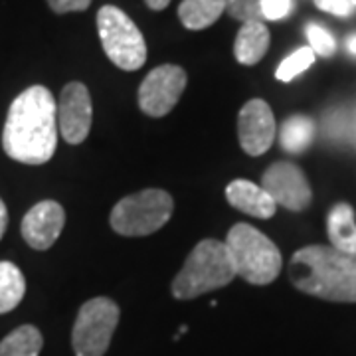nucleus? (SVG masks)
I'll return each instance as SVG.
<instances>
[{
    "label": "nucleus",
    "instance_id": "1",
    "mask_svg": "<svg viewBox=\"0 0 356 356\" xmlns=\"http://www.w3.org/2000/svg\"><path fill=\"white\" fill-rule=\"evenodd\" d=\"M58 107L50 89L32 86L10 105L2 131V149L22 165L48 163L58 147Z\"/></svg>",
    "mask_w": 356,
    "mask_h": 356
},
{
    "label": "nucleus",
    "instance_id": "2",
    "mask_svg": "<svg viewBox=\"0 0 356 356\" xmlns=\"http://www.w3.org/2000/svg\"><path fill=\"white\" fill-rule=\"evenodd\" d=\"M289 280L299 291L334 303H356V254L332 245H309L295 252Z\"/></svg>",
    "mask_w": 356,
    "mask_h": 356
},
{
    "label": "nucleus",
    "instance_id": "3",
    "mask_svg": "<svg viewBox=\"0 0 356 356\" xmlns=\"http://www.w3.org/2000/svg\"><path fill=\"white\" fill-rule=\"evenodd\" d=\"M236 277L228 248L218 240H202L194 245L182 269L172 281V295L180 301H191L204 293L226 287Z\"/></svg>",
    "mask_w": 356,
    "mask_h": 356
},
{
    "label": "nucleus",
    "instance_id": "4",
    "mask_svg": "<svg viewBox=\"0 0 356 356\" xmlns=\"http://www.w3.org/2000/svg\"><path fill=\"white\" fill-rule=\"evenodd\" d=\"M232 266L252 285H269L277 280L283 259L277 245L250 224H236L226 236Z\"/></svg>",
    "mask_w": 356,
    "mask_h": 356
},
{
    "label": "nucleus",
    "instance_id": "5",
    "mask_svg": "<svg viewBox=\"0 0 356 356\" xmlns=\"http://www.w3.org/2000/svg\"><path fill=\"white\" fill-rule=\"evenodd\" d=\"M175 202L168 192L147 188L119 200L111 210V228L119 236L140 238L161 229L172 216Z\"/></svg>",
    "mask_w": 356,
    "mask_h": 356
},
{
    "label": "nucleus",
    "instance_id": "6",
    "mask_svg": "<svg viewBox=\"0 0 356 356\" xmlns=\"http://www.w3.org/2000/svg\"><path fill=\"white\" fill-rule=\"evenodd\" d=\"M97 32L107 58L119 70L137 72L147 62V42L137 24L117 6H102L97 13Z\"/></svg>",
    "mask_w": 356,
    "mask_h": 356
},
{
    "label": "nucleus",
    "instance_id": "7",
    "mask_svg": "<svg viewBox=\"0 0 356 356\" xmlns=\"http://www.w3.org/2000/svg\"><path fill=\"white\" fill-rule=\"evenodd\" d=\"M119 305L109 297H93L77 313L72 346L76 356H103L109 350L113 332L119 325Z\"/></svg>",
    "mask_w": 356,
    "mask_h": 356
},
{
    "label": "nucleus",
    "instance_id": "8",
    "mask_svg": "<svg viewBox=\"0 0 356 356\" xmlns=\"http://www.w3.org/2000/svg\"><path fill=\"white\" fill-rule=\"evenodd\" d=\"M186 72L180 65L165 64L154 67L139 88L140 111L149 117H165L180 102L186 89Z\"/></svg>",
    "mask_w": 356,
    "mask_h": 356
},
{
    "label": "nucleus",
    "instance_id": "9",
    "mask_svg": "<svg viewBox=\"0 0 356 356\" xmlns=\"http://www.w3.org/2000/svg\"><path fill=\"white\" fill-rule=\"evenodd\" d=\"M261 188L273 198L277 206L293 212H301L311 204L313 192L303 170L293 163H275L266 170L261 178Z\"/></svg>",
    "mask_w": 356,
    "mask_h": 356
},
{
    "label": "nucleus",
    "instance_id": "10",
    "mask_svg": "<svg viewBox=\"0 0 356 356\" xmlns=\"http://www.w3.org/2000/svg\"><path fill=\"white\" fill-rule=\"evenodd\" d=\"M93 119V105L88 88L81 81H72L62 89L58 103V129L65 143L79 145L88 139Z\"/></svg>",
    "mask_w": 356,
    "mask_h": 356
},
{
    "label": "nucleus",
    "instance_id": "11",
    "mask_svg": "<svg viewBox=\"0 0 356 356\" xmlns=\"http://www.w3.org/2000/svg\"><path fill=\"white\" fill-rule=\"evenodd\" d=\"M238 137L243 153L259 156L269 151L275 140V117L264 99H252L240 109Z\"/></svg>",
    "mask_w": 356,
    "mask_h": 356
},
{
    "label": "nucleus",
    "instance_id": "12",
    "mask_svg": "<svg viewBox=\"0 0 356 356\" xmlns=\"http://www.w3.org/2000/svg\"><path fill=\"white\" fill-rule=\"evenodd\" d=\"M65 224V212L62 204L54 200L34 204L22 220V238L26 243L38 252L51 248L60 238Z\"/></svg>",
    "mask_w": 356,
    "mask_h": 356
},
{
    "label": "nucleus",
    "instance_id": "13",
    "mask_svg": "<svg viewBox=\"0 0 356 356\" xmlns=\"http://www.w3.org/2000/svg\"><path fill=\"white\" fill-rule=\"evenodd\" d=\"M226 198L236 210H240L248 216L261 218V220L271 218L277 210V204L273 202V198L261 186H257L245 178H238L229 182L226 186Z\"/></svg>",
    "mask_w": 356,
    "mask_h": 356
},
{
    "label": "nucleus",
    "instance_id": "14",
    "mask_svg": "<svg viewBox=\"0 0 356 356\" xmlns=\"http://www.w3.org/2000/svg\"><path fill=\"white\" fill-rule=\"evenodd\" d=\"M269 50V30L264 22H248L240 28L234 54L242 65H255Z\"/></svg>",
    "mask_w": 356,
    "mask_h": 356
},
{
    "label": "nucleus",
    "instance_id": "15",
    "mask_svg": "<svg viewBox=\"0 0 356 356\" xmlns=\"http://www.w3.org/2000/svg\"><path fill=\"white\" fill-rule=\"evenodd\" d=\"M327 232L332 248L356 254V222L353 206L346 202L337 204L327 218Z\"/></svg>",
    "mask_w": 356,
    "mask_h": 356
},
{
    "label": "nucleus",
    "instance_id": "16",
    "mask_svg": "<svg viewBox=\"0 0 356 356\" xmlns=\"http://www.w3.org/2000/svg\"><path fill=\"white\" fill-rule=\"evenodd\" d=\"M226 13V0H182L178 18L188 30H204Z\"/></svg>",
    "mask_w": 356,
    "mask_h": 356
},
{
    "label": "nucleus",
    "instance_id": "17",
    "mask_svg": "<svg viewBox=\"0 0 356 356\" xmlns=\"http://www.w3.org/2000/svg\"><path fill=\"white\" fill-rule=\"evenodd\" d=\"M44 337L34 325H22L0 341V356H40Z\"/></svg>",
    "mask_w": 356,
    "mask_h": 356
},
{
    "label": "nucleus",
    "instance_id": "18",
    "mask_svg": "<svg viewBox=\"0 0 356 356\" xmlns=\"http://www.w3.org/2000/svg\"><path fill=\"white\" fill-rule=\"evenodd\" d=\"M26 293L22 271L10 261H0V315L10 313L20 305Z\"/></svg>",
    "mask_w": 356,
    "mask_h": 356
},
{
    "label": "nucleus",
    "instance_id": "19",
    "mask_svg": "<svg viewBox=\"0 0 356 356\" xmlns=\"http://www.w3.org/2000/svg\"><path fill=\"white\" fill-rule=\"evenodd\" d=\"M315 123L305 115H293L281 127V147L289 153H301L313 143Z\"/></svg>",
    "mask_w": 356,
    "mask_h": 356
},
{
    "label": "nucleus",
    "instance_id": "20",
    "mask_svg": "<svg viewBox=\"0 0 356 356\" xmlns=\"http://www.w3.org/2000/svg\"><path fill=\"white\" fill-rule=\"evenodd\" d=\"M315 62V51L311 50L309 46L305 48H299L297 51H293L291 56H287L277 67L275 77L280 81H291L297 76H301L305 70H309Z\"/></svg>",
    "mask_w": 356,
    "mask_h": 356
},
{
    "label": "nucleus",
    "instance_id": "21",
    "mask_svg": "<svg viewBox=\"0 0 356 356\" xmlns=\"http://www.w3.org/2000/svg\"><path fill=\"white\" fill-rule=\"evenodd\" d=\"M226 13L234 20H240L242 24L264 22L261 0H226Z\"/></svg>",
    "mask_w": 356,
    "mask_h": 356
},
{
    "label": "nucleus",
    "instance_id": "22",
    "mask_svg": "<svg viewBox=\"0 0 356 356\" xmlns=\"http://www.w3.org/2000/svg\"><path fill=\"white\" fill-rule=\"evenodd\" d=\"M307 38H309V48L315 51V54H318V56L329 58L337 50V42L332 38V34L329 30H325L323 26H307Z\"/></svg>",
    "mask_w": 356,
    "mask_h": 356
},
{
    "label": "nucleus",
    "instance_id": "23",
    "mask_svg": "<svg viewBox=\"0 0 356 356\" xmlns=\"http://www.w3.org/2000/svg\"><path fill=\"white\" fill-rule=\"evenodd\" d=\"M293 10V0H261L264 20H281Z\"/></svg>",
    "mask_w": 356,
    "mask_h": 356
},
{
    "label": "nucleus",
    "instance_id": "24",
    "mask_svg": "<svg viewBox=\"0 0 356 356\" xmlns=\"http://www.w3.org/2000/svg\"><path fill=\"white\" fill-rule=\"evenodd\" d=\"M315 4H317V8L334 14V16H348L355 8L353 0H315Z\"/></svg>",
    "mask_w": 356,
    "mask_h": 356
},
{
    "label": "nucleus",
    "instance_id": "25",
    "mask_svg": "<svg viewBox=\"0 0 356 356\" xmlns=\"http://www.w3.org/2000/svg\"><path fill=\"white\" fill-rule=\"evenodd\" d=\"M48 4L56 14H67L88 10L91 0H48Z\"/></svg>",
    "mask_w": 356,
    "mask_h": 356
},
{
    "label": "nucleus",
    "instance_id": "26",
    "mask_svg": "<svg viewBox=\"0 0 356 356\" xmlns=\"http://www.w3.org/2000/svg\"><path fill=\"white\" fill-rule=\"evenodd\" d=\"M6 226H8V210H6V204L0 198V240L6 232Z\"/></svg>",
    "mask_w": 356,
    "mask_h": 356
},
{
    "label": "nucleus",
    "instance_id": "27",
    "mask_svg": "<svg viewBox=\"0 0 356 356\" xmlns=\"http://www.w3.org/2000/svg\"><path fill=\"white\" fill-rule=\"evenodd\" d=\"M145 4H147L151 10H165L166 6L170 4V0H145Z\"/></svg>",
    "mask_w": 356,
    "mask_h": 356
},
{
    "label": "nucleus",
    "instance_id": "28",
    "mask_svg": "<svg viewBox=\"0 0 356 356\" xmlns=\"http://www.w3.org/2000/svg\"><path fill=\"white\" fill-rule=\"evenodd\" d=\"M346 48H348V51H350V54H355L356 56V34L348 38V42H346Z\"/></svg>",
    "mask_w": 356,
    "mask_h": 356
},
{
    "label": "nucleus",
    "instance_id": "29",
    "mask_svg": "<svg viewBox=\"0 0 356 356\" xmlns=\"http://www.w3.org/2000/svg\"><path fill=\"white\" fill-rule=\"evenodd\" d=\"M353 4H355V6H356V0H353Z\"/></svg>",
    "mask_w": 356,
    "mask_h": 356
}]
</instances>
